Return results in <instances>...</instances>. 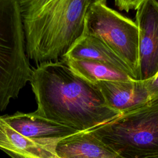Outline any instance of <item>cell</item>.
Segmentation results:
<instances>
[{
  "instance_id": "4",
  "label": "cell",
  "mask_w": 158,
  "mask_h": 158,
  "mask_svg": "<svg viewBox=\"0 0 158 158\" xmlns=\"http://www.w3.org/2000/svg\"><path fill=\"white\" fill-rule=\"evenodd\" d=\"M32 68L25 41L18 0H0V111L30 81Z\"/></svg>"
},
{
  "instance_id": "12",
  "label": "cell",
  "mask_w": 158,
  "mask_h": 158,
  "mask_svg": "<svg viewBox=\"0 0 158 158\" xmlns=\"http://www.w3.org/2000/svg\"><path fill=\"white\" fill-rule=\"evenodd\" d=\"M61 60L77 75L94 84L102 81L135 80L126 73L104 63L67 57Z\"/></svg>"
},
{
  "instance_id": "13",
  "label": "cell",
  "mask_w": 158,
  "mask_h": 158,
  "mask_svg": "<svg viewBox=\"0 0 158 158\" xmlns=\"http://www.w3.org/2000/svg\"><path fill=\"white\" fill-rule=\"evenodd\" d=\"M143 0H115V6L120 10L128 12L130 10H136Z\"/></svg>"
},
{
  "instance_id": "8",
  "label": "cell",
  "mask_w": 158,
  "mask_h": 158,
  "mask_svg": "<svg viewBox=\"0 0 158 158\" xmlns=\"http://www.w3.org/2000/svg\"><path fill=\"white\" fill-rule=\"evenodd\" d=\"M59 140L27 138L15 131L0 118V149L12 158H60L56 152V146Z\"/></svg>"
},
{
  "instance_id": "9",
  "label": "cell",
  "mask_w": 158,
  "mask_h": 158,
  "mask_svg": "<svg viewBox=\"0 0 158 158\" xmlns=\"http://www.w3.org/2000/svg\"><path fill=\"white\" fill-rule=\"evenodd\" d=\"M0 118L15 131L31 139H60L79 132L41 116L35 111L30 113L17 112L10 115H0Z\"/></svg>"
},
{
  "instance_id": "11",
  "label": "cell",
  "mask_w": 158,
  "mask_h": 158,
  "mask_svg": "<svg viewBox=\"0 0 158 158\" xmlns=\"http://www.w3.org/2000/svg\"><path fill=\"white\" fill-rule=\"evenodd\" d=\"M63 57L104 63L137 80L129 66L123 59L103 42L93 36L83 35L73 44Z\"/></svg>"
},
{
  "instance_id": "7",
  "label": "cell",
  "mask_w": 158,
  "mask_h": 158,
  "mask_svg": "<svg viewBox=\"0 0 158 158\" xmlns=\"http://www.w3.org/2000/svg\"><path fill=\"white\" fill-rule=\"evenodd\" d=\"M94 84L107 105L120 114L135 110L150 101L144 81H102Z\"/></svg>"
},
{
  "instance_id": "1",
  "label": "cell",
  "mask_w": 158,
  "mask_h": 158,
  "mask_svg": "<svg viewBox=\"0 0 158 158\" xmlns=\"http://www.w3.org/2000/svg\"><path fill=\"white\" fill-rule=\"evenodd\" d=\"M30 83L41 116L86 131L120 114L110 109L95 84L74 73L61 59L32 67Z\"/></svg>"
},
{
  "instance_id": "14",
  "label": "cell",
  "mask_w": 158,
  "mask_h": 158,
  "mask_svg": "<svg viewBox=\"0 0 158 158\" xmlns=\"http://www.w3.org/2000/svg\"><path fill=\"white\" fill-rule=\"evenodd\" d=\"M145 81L146 86L149 93L150 101L158 99V73L152 79L144 81Z\"/></svg>"
},
{
  "instance_id": "6",
  "label": "cell",
  "mask_w": 158,
  "mask_h": 158,
  "mask_svg": "<svg viewBox=\"0 0 158 158\" xmlns=\"http://www.w3.org/2000/svg\"><path fill=\"white\" fill-rule=\"evenodd\" d=\"M138 29V80L148 81L158 73V0H143L136 9Z\"/></svg>"
},
{
  "instance_id": "10",
  "label": "cell",
  "mask_w": 158,
  "mask_h": 158,
  "mask_svg": "<svg viewBox=\"0 0 158 158\" xmlns=\"http://www.w3.org/2000/svg\"><path fill=\"white\" fill-rule=\"evenodd\" d=\"M60 158H122L89 131H80L60 139L56 146Z\"/></svg>"
},
{
  "instance_id": "2",
  "label": "cell",
  "mask_w": 158,
  "mask_h": 158,
  "mask_svg": "<svg viewBox=\"0 0 158 158\" xmlns=\"http://www.w3.org/2000/svg\"><path fill=\"white\" fill-rule=\"evenodd\" d=\"M97 0H18L28 59H61L84 34L90 6Z\"/></svg>"
},
{
  "instance_id": "3",
  "label": "cell",
  "mask_w": 158,
  "mask_h": 158,
  "mask_svg": "<svg viewBox=\"0 0 158 158\" xmlns=\"http://www.w3.org/2000/svg\"><path fill=\"white\" fill-rule=\"evenodd\" d=\"M86 131L122 158H158V99Z\"/></svg>"
},
{
  "instance_id": "5",
  "label": "cell",
  "mask_w": 158,
  "mask_h": 158,
  "mask_svg": "<svg viewBox=\"0 0 158 158\" xmlns=\"http://www.w3.org/2000/svg\"><path fill=\"white\" fill-rule=\"evenodd\" d=\"M83 35L103 42L126 62L138 80V29L135 21L108 6L107 0H97L88 10Z\"/></svg>"
}]
</instances>
